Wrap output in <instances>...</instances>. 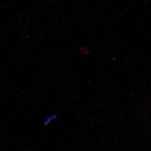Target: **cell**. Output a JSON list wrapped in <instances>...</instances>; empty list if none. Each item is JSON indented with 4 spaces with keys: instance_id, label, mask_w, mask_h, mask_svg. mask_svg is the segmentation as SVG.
Wrapping results in <instances>:
<instances>
[{
    "instance_id": "obj_1",
    "label": "cell",
    "mask_w": 151,
    "mask_h": 151,
    "mask_svg": "<svg viewBox=\"0 0 151 151\" xmlns=\"http://www.w3.org/2000/svg\"><path fill=\"white\" fill-rule=\"evenodd\" d=\"M57 118V117L55 115H51V116H49L44 121L43 124L45 126L48 125L53 120H55Z\"/></svg>"
}]
</instances>
